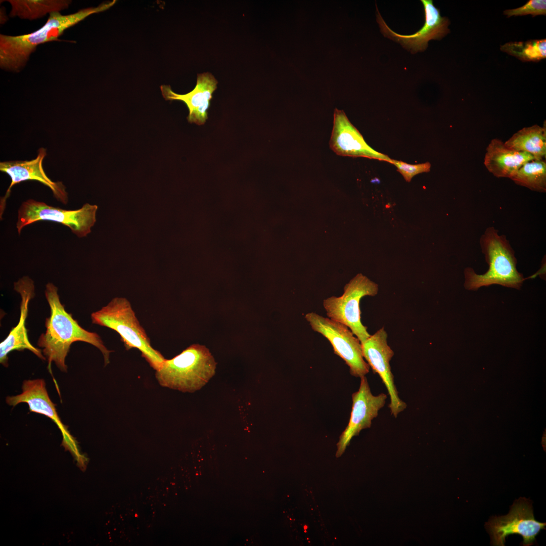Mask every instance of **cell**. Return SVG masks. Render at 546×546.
I'll use <instances>...</instances> for the list:
<instances>
[{
    "instance_id": "cell-1",
    "label": "cell",
    "mask_w": 546,
    "mask_h": 546,
    "mask_svg": "<svg viewBox=\"0 0 546 546\" xmlns=\"http://www.w3.org/2000/svg\"><path fill=\"white\" fill-rule=\"evenodd\" d=\"M44 294L50 306V315L46 320V330L39 336L37 345L42 348L49 369H51L54 362L62 372H67L66 357L71 344L76 341L88 343L97 347L103 356L105 366L109 364L112 351L107 349L97 333L83 329L72 314L66 311L60 301L58 288L48 283Z\"/></svg>"
},
{
    "instance_id": "cell-2",
    "label": "cell",
    "mask_w": 546,
    "mask_h": 546,
    "mask_svg": "<svg viewBox=\"0 0 546 546\" xmlns=\"http://www.w3.org/2000/svg\"><path fill=\"white\" fill-rule=\"evenodd\" d=\"M116 3H103L96 7L83 9L69 15L53 12L45 24L32 33L17 36L0 35V66L6 71H20L39 44L54 40L70 27L89 15L105 11Z\"/></svg>"
},
{
    "instance_id": "cell-3",
    "label": "cell",
    "mask_w": 546,
    "mask_h": 546,
    "mask_svg": "<svg viewBox=\"0 0 546 546\" xmlns=\"http://www.w3.org/2000/svg\"><path fill=\"white\" fill-rule=\"evenodd\" d=\"M479 244L489 267L482 274H477L470 267L464 270V286L477 290L482 287L499 285L520 289L525 279L516 267L515 252L504 235H499L493 226L487 228L481 235Z\"/></svg>"
},
{
    "instance_id": "cell-4",
    "label": "cell",
    "mask_w": 546,
    "mask_h": 546,
    "mask_svg": "<svg viewBox=\"0 0 546 546\" xmlns=\"http://www.w3.org/2000/svg\"><path fill=\"white\" fill-rule=\"evenodd\" d=\"M216 366L205 346L193 344L172 358L165 359L155 376L161 386L192 393L201 389L214 375Z\"/></svg>"
},
{
    "instance_id": "cell-5",
    "label": "cell",
    "mask_w": 546,
    "mask_h": 546,
    "mask_svg": "<svg viewBox=\"0 0 546 546\" xmlns=\"http://www.w3.org/2000/svg\"><path fill=\"white\" fill-rule=\"evenodd\" d=\"M90 317L92 324L118 333L126 350L135 348L140 350L153 369L156 371L161 367L165 358L151 346L150 338L126 298H113L106 306L93 312Z\"/></svg>"
},
{
    "instance_id": "cell-6",
    "label": "cell",
    "mask_w": 546,
    "mask_h": 546,
    "mask_svg": "<svg viewBox=\"0 0 546 546\" xmlns=\"http://www.w3.org/2000/svg\"><path fill=\"white\" fill-rule=\"evenodd\" d=\"M340 296H332L323 301L328 317L347 326L359 340L365 342L370 334L361 321L360 301L365 296H375L378 285L362 274H358L344 287Z\"/></svg>"
},
{
    "instance_id": "cell-7",
    "label": "cell",
    "mask_w": 546,
    "mask_h": 546,
    "mask_svg": "<svg viewBox=\"0 0 546 546\" xmlns=\"http://www.w3.org/2000/svg\"><path fill=\"white\" fill-rule=\"evenodd\" d=\"M98 206L85 203L76 210H65L43 202L29 199L23 202L18 211L16 228L19 234L26 226L40 220L60 223L68 226L79 238L86 237L96 221Z\"/></svg>"
},
{
    "instance_id": "cell-8",
    "label": "cell",
    "mask_w": 546,
    "mask_h": 546,
    "mask_svg": "<svg viewBox=\"0 0 546 546\" xmlns=\"http://www.w3.org/2000/svg\"><path fill=\"white\" fill-rule=\"evenodd\" d=\"M304 317L314 331L328 339L335 354L349 367L351 375L366 376L370 367L363 357L361 343L347 326L314 312Z\"/></svg>"
},
{
    "instance_id": "cell-9",
    "label": "cell",
    "mask_w": 546,
    "mask_h": 546,
    "mask_svg": "<svg viewBox=\"0 0 546 546\" xmlns=\"http://www.w3.org/2000/svg\"><path fill=\"white\" fill-rule=\"evenodd\" d=\"M545 525L535 519L531 502L520 497L514 502L507 515L492 517L485 527L492 545L504 546L507 536L518 534L523 537V545L529 546Z\"/></svg>"
},
{
    "instance_id": "cell-10",
    "label": "cell",
    "mask_w": 546,
    "mask_h": 546,
    "mask_svg": "<svg viewBox=\"0 0 546 546\" xmlns=\"http://www.w3.org/2000/svg\"><path fill=\"white\" fill-rule=\"evenodd\" d=\"M6 401L9 405L13 406L20 403H26L30 412L42 414L50 418L62 433L63 446L70 451L79 464H84L86 458L81 454L76 440L62 422L57 412L56 405L49 396L43 379L24 381L22 392L17 395L7 396Z\"/></svg>"
},
{
    "instance_id": "cell-11",
    "label": "cell",
    "mask_w": 546,
    "mask_h": 546,
    "mask_svg": "<svg viewBox=\"0 0 546 546\" xmlns=\"http://www.w3.org/2000/svg\"><path fill=\"white\" fill-rule=\"evenodd\" d=\"M421 2L424 9V24L421 29L410 35L399 34L393 31L384 21L376 6L377 21L381 32L384 36L399 43L412 54L425 51L429 40L441 39L450 32L448 28L449 20L441 16L439 9L434 5L433 1Z\"/></svg>"
},
{
    "instance_id": "cell-12",
    "label": "cell",
    "mask_w": 546,
    "mask_h": 546,
    "mask_svg": "<svg viewBox=\"0 0 546 546\" xmlns=\"http://www.w3.org/2000/svg\"><path fill=\"white\" fill-rule=\"evenodd\" d=\"M363 356L374 373H377L385 386L390 397L391 414L394 417L406 407V403L401 400L394 382V376L391 371L390 361L394 352L387 343V334L384 328H381L361 343Z\"/></svg>"
},
{
    "instance_id": "cell-13",
    "label": "cell",
    "mask_w": 546,
    "mask_h": 546,
    "mask_svg": "<svg viewBox=\"0 0 546 546\" xmlns=\"http://www.w3.org/2000/svg\"><path fill=\"white\" fill-rule=\"evenodd\" d=\"M386 399L385 393L374 395L366 376L360 378L358 391L352 394V405L348 424L337 444V457L344 453L353 436L358 435L362 429L371 427L372 420L377 417Z\"/></svg>"
},
{
    "instance_id": "cell-14",
    "label": "cell",
    "mask_w": 546,
    "mask_h": 546,
    "mask_svg": "<svg viewBox=\"0 0 546 546\" xmlns=\"http://www.w3.org/2000/svg\"><path fill=\"white\" fill-rule=\"evenodd\" d=\"M47 155V150L40 148L36 157L30 160L9 161L0 163V170L8 174L11 179L9 187L5 195L1 199L0 217L6 208V200L10 195L11 189L14 185L29 180L37 181L49 187L59 201L66 204L68 194L66 187L61 181H53L44 172L42 162Z\"/></svg>"
},
{
    "instance_id": "cell-15",
    "label": "cell",
    "mask_w": 546,
    "mask_h": 546,
    "mask_svg": "<svg viewBox=\"0 0 546 546\" xmlns=\"http://www.w3.org/2000/svg\"><path fill=\"white\" fill-rule=\"evenodd\" d=\"M337 155L352 157H366L390 163L387 155L376 151L365 141L357 129L350 122L343 110L335 108L333 127L329 142Z\"/></svg>"
},
{
    "instance_id": "cell-16",
    "label": "cell",
    "mask_w": 546,
    "mask_h": 546,
    "mask_svg": "<svg viewBox=\"0 0 546 546\" xmlns=\"http://www.w3.org/2000/svg\"><path fill=\"white\" fill-rule=\"evenodd\" d=\"M14 289L19 293L21 298L20 313L18 324L11 330L7 338L0 343V362L6 367L8 365V354L15 350L27 349L42 360L46 359L41 350L33 346L29 341L25 327L29 303L35 295L34 282L29 277L24 276L14 282Z\"/></svg>"
},
{
    "instance_id": "cell-17",
    "label": "cell",
    "mask_w": 546,
    "mask_h": 546,
    "mask_svg": "<svg viewBox=\"0 0 546 546\" xmlns=\"http://www.w3.org/2000/svg\"><path fill=\"white\" fill-rule=\"evenodd\" d=\"M217 83L218 81L211 73L204 72L197 75L195 87L187 94H176L169 85H162L160 89L165 100L184 102L189 112L187 117L188 122L201 125L208 119V109Z\"/></svg>"
},
{
    "instance_id": "cell-18",
    "label": "cell",
    "mask_w": 546,
    "mask_h": 546,
    "mask_svg": "<svg viewBox=\"0 0 546 546\" xmlns=\"http://www.w3.org/2000/svg\"><path fill=\"white\" fill-rule=\"evenodd\" d=\"M535 160L529 153L507 147L499 139L491 140L486 148L484 164L494 176L510 178L525 163Z\"/></svg>"
},
{
    "instance_id": "cell-19",
    "label": "cell",
    "mask_w": 546,
    "mask_h": 546,
    "mask_svg": "<svg viewBox=\"0 0 546 546\" xmlns=\"http://www.w3.org/2000/svg\"><path fill=\"white\" fill-rule=\"evenodd\" d=\"M509 148L531 155L535 160L546 156V127L535 124L523 127L504 142Z\"/></svg>"
},
{
    "instance_id": "cell-20",
    "label": "cell",
    "mask_w": 546,
    "mask_h": 546,
    "mask_svg": "<svg viewBox=\"0 0 546 546\" xmlns=\"http://www.w3.org/2000/svg\"><path fill=\"white\" fill-rule=\"evenodd\" d=\"M12 5L11 17L30 20L41 17L46 13L59 12L68 7V1H8Z\"/></svg>"
},
{
    "instance_id": "cell-21",
    "label": "cell",
    "mask_w": 546,
    "mask_h": 546,
    "mask_svg": "<svg viewBox=\"0 0 546 546\" xmlns=\"http://www.w3.org/2000/svg\"><path fill=\"white\" fill-rule=\"evenodd\" d=\"M516 184L532 191L546 192L545 160H533L524 164L510 178Z\"/></svg>"
},
{
    "instance_id": "cell-22",
    "label": "cell",
    "mask_w": 546,
    "mask_h": 546,
    "mask_svg": "<svg viewBox=\"0 0 546 546\" xmlns=\"http://www.w3.org/2000/svg\"><path fill=\"white\" fill-rule=\"evenodd\" d=\"M500 49L522 61L538 62L546 58V39L508 42Z\"/></svg>"
},
{
    "instance_id": "cell-23",
    "label": "cell",
    "mask_w": 546,
    "mask_h": 546,
    "mask_svg": "<svg viewBox=\"0 0 546 546\" xmlns=\"http://www.w3.org/2000/svg\"><path fill=\"white\" fill-rule=\"evenodd\" d=\"M504 14L510 17L512 16H524L530 14L532 17L546 15V1L530 0L524 5L516 9L506 10Z\"/></svg>"
},
{
    "instance_id": "cell-24",
    "label": "cell",
    "mask_w": 546,
    "mask_h": 546,
    "mask_svg": "<svg viewBox=\"0 0 546 546\" xmlns=\"http://www.w3.org/2000/svg\"><path fill=\"white\" fill-rule=\"evenodd\" d=\"M390 163L396 167L397 170L407 182H410L412 178L417 174L428 172L430 171L431 168V164L428 162L418 164H411L391 159Z\"/></svg>"
}]
</instances>
